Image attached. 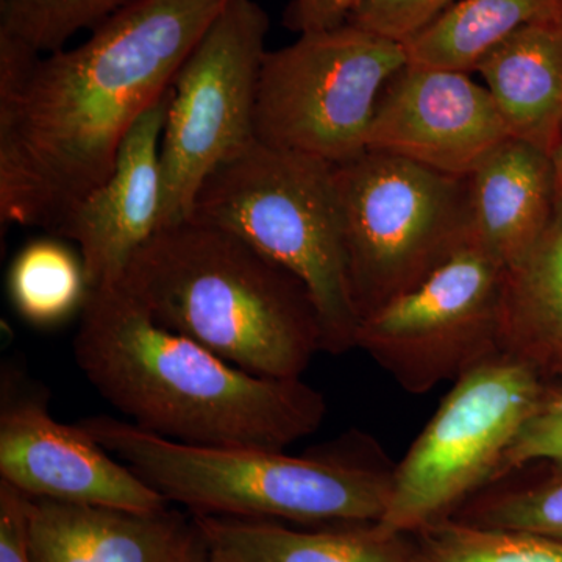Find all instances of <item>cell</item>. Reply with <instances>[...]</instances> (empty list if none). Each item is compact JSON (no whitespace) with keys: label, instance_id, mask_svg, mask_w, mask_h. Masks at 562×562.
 I'll list each match as a JSON object with an SVG mask.
<instances>
[{"label":"cell","instance_id":"cell-1","mask_svg":"<svg viewBox=\"0 0 562 562\" xmlns=\"http://www.w3.org/2000/svg\"><path fill=\"white\" fill-rule=\"evenodd\" d=\"M228 0H136L70 49L0 38V220L57 233Z\"/></svg>","mask_w":562,"mask_h":562},{"label":"cell","instance_id":"cell-2","mask_svg":"<svg viewBox=\"0 0 562 562\" xmlns=\"http://www.w3.org/2000/svg\"><path fill=\"white\" fill-rule=\"evenodd\" d=\"M74 339L77 364L136 427L203 447L284 450L322 427L327 403L302 379L236 368L162 327L124 280L88 292Z\"/></svg>","mask_w":562,"mask_h":562},{"label":"cell","instance_id":"cell-3","mask_svg":"<svg viewBox=\"0 0 562 562\" xmlns=\"http://www.w3.org/2000/svg\"><path fill=\"white\" fill-rule=\"evenodd\" d=\"M121 279L162 327L254 375L302 379L324 351L303 281L221 228L190 220L161 228Z\"/></svg>","mask_w":562,"mask_h":562},{"label":"cell","instance_id":"cell-4","mask_svg":"<svg viewBox=\"0 0 562 562\" xmlns=\"http://www.w3.org/2000/svg\"><path fill=\"white\" fill-rule=\"evenodd\" d=\"M80 427L166 501L194 514L333 527L379 524L394 482L395 464L369 438L294 457L255 447L190 446L110 416L88 417Z\"/></svg>","mask_w":562,"mask_h":562},{"label":"cell","instance_id":"cell-5","mask_svg":"<svg viewBox=\"0 0 562 562\" xmlns=\"http://www.w3.org/2000/svg\"><path fill=\"white\" fill-rule=\"evenodd\" d=\"M188 220L238 236L302 280L319 314L324 351L357 347L360 317L335 166L255 140L211 173Z\"/></svg>","mask_w":562,"mask_h":562},{"label":"cell","instance_id":"cell-6","mask_svg":"<svg viewBox=\"0 0 562 562\" xmlns=\"http://www.w3.org/2000/svg\"><path fill=\"white\" fill-rule=\"evenodd\" d=\"M335 179L360 322L472 239L469 177L368 149L335 166Z\"/></svg>","mask_w":562,"mask_h":562},{"label":"cell","instance_id":"cell-7","mask_svg":"<svg viewBox=\"0 0 562 562\" xmlns=\"http://www.w3.org/2000/svg\"><path fill=\"white\" fill-rule=\"evenodd\" d=\"M546 386L503 355L464 373L395 464L390 503L376 525L390 535H413L452 517L494 483Z\"/></svg>","mask_w":562,"mask_h":562},{"label":"cell","instance_id":"cell-8","mask_svg":"<svg viewBox=\"0 0 562 562\" xmlns=\"http://www.w3.org/2000/svg\"><path fill=\"white\" fill-rule=\"evenodd\" d=\"M405 47L347 24L302 33L268 50L258 81L255 139L333 166L368 150L373 113Z\"/></svg>","mask_w":562,"mask_h":562},{"label":"cell","instance_id":"cell-9","mask_svg":"<svg viewBox=\"0 0 562 562\" xmlns=\"http://www.w3.org/2000/svg\"><path fill=\"white\" fill-rule=\"evenodd\" d=\"M268 13L255 0H228L171 85L161 136L160 228L190 216L211 173L255 143V106Z\"/></svg>","mask_w":562,"mask_h":562},{"label":"cell","instance_id":"cell-10","mask_svg":"<svg viewBox=\"0 0 562 562\" xmlns=\"http://www.w3.org/2000/svg\"><path fill=\"white\" fill-rule=\"evenodd\" d=\"M505 265L469 241L360 322L357 347L403 391L427 394L497 357Z\"/></svg>","mask_w":562,"mask_h":562},{"label":"cell","instance_id":"cell-11","mask_svg":"<svg viewBox=\"0 0 562 562\" xmlns=\"http://www.w3.org/2000/svg\"><path fill=\"white\" fill-rule=\"evenodd\" d=\"M3 372L0 480L32 498L136 513L166 509L165 495L106 452L79 424L55 420L43 392Z\"/></svg>","mask_w":562,"mask_h":562},{"label":"cell","instance_id":"cell-12","mask_svg":"<svg viewBox=\"0 0 562 562\" xmlns=\"http://www.w3.org/2000/svg\"><path fill=\"white\" fill-rule=\"evenodd\" d=\"M509 138L490 91L472 74L406 61L380 95L368 149L469 177Z\"/></svg>","mask_w":562,"mask_h":562},{"label":"cell","instance_id":"cell-13","mask_svg":"<svg viewBox=\"0 0 562 562\" xmlns=\"http://www.w3.org/2000/svg\"><path fill=\"white\" fill-rule=\"evenodd\" d=\"M171 88L133 125L113 171L66 217L55 236L79 249L91 288L120 279L160 228L161 136Z\"/></svg>","mask_w":562,"mask_h":562},{"label":"cell","instance_id":"cell-14","mask_svg":"<svg viewBox=\"0 0 562 562\" xmlns=\"http://www.w3.org/2000/svg\"><path fill=\"white\" fill-rule=\"evenodd\" d=\"M35 562H205L198 528L162 509L136 513L31 497Z\"/></svg>","mask_w":562,"mask_h":562},{"label":"cell","instance_id":"cell-15","mask_svg":"<svg viewBox=\"0 0 562 562\" xmlns=\"http://www.w3.org/2000/svg\"><path fill=\"white\" fill-rule=\"evenodd\" d=\"M469 199L472 241L509 268L557 222L552 157L506 139L469 176Z\"/></svg>","mask_w":562,"mask_h":562},{"label":"cell","instance_id":"cell-16","mask_svg":"<svg viewBox=\"0 0 562 562\" xmlns=\"http://www.w3.org/2000/svg\"><path fill=\"white\" fill-rule=\"evenodd\" d=\"M475 72L512 138L552 157L562 140V16L520 29Z\"/></svg>","mask_w":562,"mask_h":562},{"label":"cell","instance_id":"cell-17","mask_svg":"<svg viewBox=\"0 0 562 562\" xmlns=\"http://www.w3.org/2000/svg\"><path fill=\"white\" fill-rule=\"evenodd\" d=\"M206 562H414L408 536L376 524L292 530L260 519L195 514Z\"/></svg>","mask_w":562,"mask_h":562},{"label":"cell","instance_id":"cell-18","mask_svg":"<svg viewBox=\"0 0 562 562\" xmlns=\"http://www.w3.org/2000/svg\"><path fill=\"white\" fill-rule=\"evenodd\" d=\"M498 353L546 384H562V225L554 222L522 260L506 268Z\"/></svg>","mask_w":562,"mask_h":562},{"label":"cell","instance_id":"cell-19","mask_svg":"<svg viewBox=\"0 0 562 562\" xmlns=\"http://www.w3.org/2000/svg\"><path fill=\"white\" fill-rule=\"evenodd\" d=\"M560 16L562 0H460L403 43L406 61L475 74L514 33Z\"/></svg>","mask_w":562,"mask_h":562},{"label":"cell","instance_id":"cell-20","mask_svg":"<svg viewBox=\"0 0 562 562\" xmlns=\"http://www.w3.org/2000/svg\"><path fill=\"white\" fill-rule=\"evenodd\" d=\"M452 517L562 542V464L531 462L513 469L473 495Z\"/></svg>","mask_w":562,"mask_h":562},{"label":"cell","instance_id":"cell-21","mask_svg":"<svg viewBox=\"0 0 562 562\" xmlns=\"http://www.w3.org/2000/svg\"><path fill=\"white\" fill-rule=\"evenodd\" d=\"M9 291L24 319L55 325L83 308L90 284L80 255L58 239L41 238L14 258Z\"/></svg>","mask_w":562,"mask_h":562},{"label":"cell","instance_id":"cell-22","mask_svg":"<svg viewBox=\"0 0 562 562\" xmlns=\"http://www.w3.org/2000/svg\"><path fill=\"white\" fill-rule=\"evenodd\" d=\"M414 562H562V542L446 517L408 536Z\"/></svg>","mask_w":562,"mask_h":562},{"label":"cell","instance_id":"cell-23","mask_svg":"<svg viewBox=\"0 0 562 562\" xmlns=\"http://www.w3.org/2000/svg\"><path fill=\"white\" fill-rule=\"evenodd\" d=\"M136 0H0V38L38 55L65 49Z\"/></svg>","mask_w":562,"mask_h":562},{"label":"cell","instance_id":"cell-24","mask_svg":"<svg viewBox=\"0 0 562 562\" xmlns=\"http://www.w3.org/2000/svg\"><path fill=\"white\" fill-rule=\"evenodd\" d=\"M531 462L562 464V384H547L538 408L506 454L501 476Z\"/></svg>","mask_w":562,"mask_h":562},{"label":"cell","instance_id":"cell-25","mask_svg":"<svg viewBox=\"0 0 562 562\" xmlns=\"http://www.w3.org/2000/svg\"><path fill=\"white\" fill-rule=\"evenodd\" d=\"M460 0H364L350 24L406 43Z\"/></svg>","mask_w":562,"mask_h":562},{"label":"cell","instance_id":"cell-26","mask_svg":"<svg viewBox=\"0 0 562 562\" xmlns=\"http://www.w3.org/2000/svg\"><path fill=\"white\" fill-rule=\"evenodd\" d=\"M31 497L0 480V562H35L29 536Z\"/></svg>","mask_w":562,"mask_h":562},{"label":"cell","instance_id":"cell-27","mask_svg":"<svg viewBox=\"0 0 562 562\" xmlns=\"http://www.w3.org/2000/svg\"><path fill=\"white\" fill-rule=\"evenodd\" d=\"M362 3L364 0H291L284 25L299 35L341 27Z\"/></svg>","mask_w":562,"mask_h":562},{"label":"cell","instance_id":"cell-28","mask_svg":"<svg viewBox=\"0 0 562 562\" xmlns=\"http://www.w3.org/2000/svg\"><path fill=\"white\" fill-rule=\"evenodd\" d=\"M554 173V209L557 221L562 225V140L552 155Z\"/></svg>","mask_w":562,"mask_h":562},{"label":"cell","instance_id":"cell-29","mask_svg":"<svg viewBox=\"0 0 562 562\" xmlns=\"http://www.w3.org/2000/svg\"><path fill=\"white\" fill-rule=\"evenodd\" d=\"M206 562V561H205Z\"/></svg>","mask_w":562,"mask_h":562}]
</instances>
